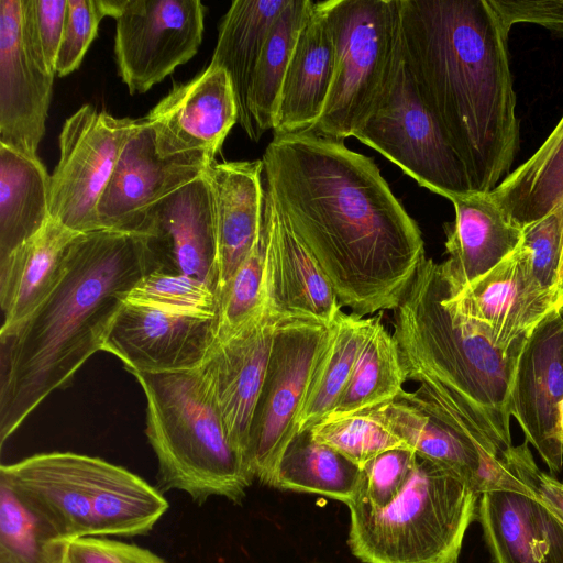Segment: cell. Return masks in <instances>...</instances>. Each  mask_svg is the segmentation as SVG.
<instances>
[{"instance_id":"obj_28","label":"cell","mask_w":563,"mask_h":563,"mask_svg":"<svg viewBox=\"0 0 563 563\" xmlns=\"http://www.w3.org/2000/svg\"><path fill=\"white\" fill-rule=\"evenodd\" d=\"M288 0H235L219 25L210 66L228 74L235 95L239 123L252 141H258L247 108L252 76L267 35Z\"/></svg>"},{"instance_id":"obj_42","label":"cell","mask_w":563,"mask_h":563,"mask_svg":"<svg viewBox=\"0 0 563 563\" xmlns=\"http://www.w3.org/2000/svg\"><path fill=\"white\" fill-rule=\"evenodd\" d=\"M104 16V0H67L56 75H69L80 66Z\"/></svg>"},{"instance_id":"obj_44","label":"cell","mask_w":563,"mask_h":563,"mask_svg":"<svg viewBox=\"0 0 563 563\" xmlns=\"http://www.w3.org/2000/svg\"><path fill=\"white\" fill-rule=\"evenodd\" d=\"M66 563H168L136 544L106 537H85L70 541Z\"/></svg>"},{"instance_id":"obj_33","label":"cell","mask_w":563,"mask_h":563,"mask_svg":"<svg viewBox=\"0 0 563 563\" xmlns=\"http://www.w3.org/2000/svg\"><path fill=\"white\" fill-rule=\"evenodd\" d=\"M372 323L373 317L344 311L338 316L299 412L297 434L310 430L333 411L347 386Z\"/></svg>"},{"instance_id":"obj_23","label":"cell","mask_w":563,"mask_h":563,"mask_svg":"<svg viewBox=\"0 0 563 563\" xmlns=\"http://www.w3.org/2000/svg\"><path fill=\"white\" fill-rule=\"evenodd\" d=\"M262 159L212 162L206 169L214 200L218 300L260 238L265 189Z\"/></svg>"},{"instance_id":"obj_31","label":"cell","mask_w":563,"mask_h":563,"mask_svg":"<svg viewBox=\"0 0 563 563\" xmlns=\"http://www.w3.org/2000/svg\"><path fill=\"white\" fill-rule=\"evenodd\" d=\"M490 192L522 228L563 199V117L533 155Z\"/></svg>"},{"instance_id":"obj_30","label":"cell","mask_w":563,"mask_h":563,"mask_svg":"<svg viewBox=\"0 0 563 563\" xmlns=\"http://www.w3.org/2000/svg\"><path fill=\"white\" fill-rule=\"evenodd\" d=\"M406 380L397 341L378 313L373 317L347 386L327 418L366 412L391 402L405 390Z\"/></svg>"},{"instance_id":"obj_3","label":"cell","mask_w":563,"mask_h":563,"mask_svg":"<svg viewBox=\"0 0 563 563\" xmlns=\"http://www.w3.org/2000/svg\"><path fill=\"white\" fill-rule=\"evenodd\" d=\"M162 265L145 235L78 234L64 273L25 319L0 331V443L96 352L135 285Z\"/></svg>"},{"instance_id":"obj_22","label":"cell","mask_w":563,"mask_h":563,"mask_svg":"<svg viewBox=\"0 0 563 563\" xmlns=\"http://www.w3.org/2000/svg\"><path fill=\"white\" fill-rule=\"evenodd\" d=\"M450 200L455 220L444 225L448 258L440 265L454 295L509 256L521 242L522 227L492 192L470 191Z\"/></svg>"},{"instance_id":"obj_20","label":"cell","mask_w":563,"mask_h":563,"mask_svg":"<svg viewBox=\"0 0 563 563\" xmlns=\"http://www.w3.org/2000/svg\"><path fill=\"white\" fill-rule=\"evenodd\" d=\"M0 479L63 540L93 537L84 454L40 453L2 464Z\"/></svg>"},{"instance_id":"obj_32","label":"cell","mask_w":563,"mask_h":563,"mask_svg":"<svg viewBox=\"0 0 563 563\" xmlns=\"http://www.w3.org/2000/svg\"><path fill=\"white\" fill-rule=\"evenodd\" d=\"M273 487L320 495L349 506L360 494L361 468L305 431L284 452Z\"/></svg>"},{"instance_id":"obj_25","label":"cell","mask_w":563,"mask_h":563,"mask_svg":"<svg viewBox=\"0 0 563 563\" xmlns=\"http://www.w3.org/2000/svg\"><path fill=\"white\" fill-rule=\"evenodd\" d=\"M335 53L323 1L312 12L298 36L278 96L274 135L311 132L330 91Z\"/></svg>"},{"instance_id":"obj_6","label":"cell","mask_w":563,"mask_h":563,"mask_svg":"<svg viewBox=\"0 0 563 563\" xmlns=\"http://www.w3.org/2000/svg\"><path fill=\"white\" fill-rule=\"evenodd\" d=\"M479 497L453 471L418 456L387 506H347L349 547L364 563H459Z\"/></svg>"},{"instance_id":"obj_21","label":"cell","mask_w":563,"mask_h":563,"mask_svg":"<svg viewBox=\"0 0 563 563\" xmlns=\"http://www.w3.org/2000/svg\"><path fill=\"white\" fill-rule=\"evenodd\" d=\"M266 295L283 318L332 324L343 311L320 265L290 230L265 190Z\"/></svg>"},{"instance_id":"obj_46","label":"cell","mask_w":563,"mask_h":563,"mask_svg":"<svg viewBox=\"0 0 563 563\" xmlns=\"http://www.w3.org/2000/svg\"><path fill=\"white\" fill-rule=\"evenodd\" d=\"M561 439H562V444H563V401L561 405Z\"/></svg>"},{"instance_id":"obj_37","label":"cell","mask_w":563,"mask_h":563,"mask_svg":"<svg viewBox=\"0 0 563 563\" xmlns=\"http://www.w3.org/2000/svg\"><path fill=\"white\" fill-rule=\"evenodd\" d=\"M266 222L252 251L239 266L219 299L216 342L238 331L267 303L265 280Z\"/></svg>"},{"instance_id":"obj_16","label":"cell","mask_w":563,"mask_h":563,"mask_svg":"<svg viewBox=\"0 0 563 563\" xmlns=\"http://www.w3.org/2000/svg\"><path fill=\"white\" fill-rule=\"evenodd\" d=\"M218 318L166 312L125 301L103 351L128 372L192 371L205 362L217 338Z\"/></svg>"},{"instance_id":"obj_45","label":"cell","mask_w":563,"mask_h":563,"mask_svg":"<svg viewBox=\"0 0 563 563\" xmlns=\"http://www.w3.org/2000/svg\"><path fill=\"white\" fill-rule=\"evenodd\" d=\"M504 31L517 23H533L563 35V0H488Z\"/></svg>"},{"instance_id":"obj_9","label":"cell","mask_w":563,"mask_h":563,"mask_svg":"<svg viewBox=\"0 0 563 563\" xmlns=\"http://www.w3.org/2000/svg\"><path fill=\"white\" fill-rule=\"evenodd\" d=\"M333 331L332 324L280 318L258 397L247 450L255 478L273 486L280 459L297 435V419Z\"/></svg>"},{"instance_id":"obj_18","label":"cell","mask_w":563,"mask_h":563,"mask_svg":"<svg viewBox=\"0 0 563 563\" xmlns=\"http://www.w3.org/2000/svg\"><path fill=\"white\" fill-rule=\"evenodd\" d=\"M22 19L23 0H0V144L38 157L55 76L30 54Z\"/></svg>"},{"instance_id":"obj_26","label":"cell","mask_w":563,"mask_h":563,"mask_svg":"<svg viewBox=\"0 0 563 563\" xmlns=\"http://www.w3.org/2000/svg\"><path fill=\"white\" fill-rule=\"evenodd\" d=\"M80 234L52 218L34 236L0 262L1 328L30 316L59 282L68 249Z\"/></svg>"},{"instance_id":"obj_8","label":"cell","mask_w":563,"mask_h":563,"mask_svg":"<svg viewBox=\"0 0 563 563\" xmlns=\"http://www.w3.org/2000/svg\"><path fill=\"white\" fill-rule=\"evenodd\" d=\"M353 136L449 200L473 191L463 162L417 91L400 40L389 77Z\"/></svg>"},{"instance_id":"obj_38","label":"cell","mask_w":563,"mask_h":563,"mask_svg":"<svg viewBox=\"0 0 563 563\" xmlns=\"http://www.w3.org/2000/svg\"><path fill=\"white\" fill-rule=\"evenodd\" d=\"M308 431L314 441L335 450L360 468L384 451L409 448L371 411L327 418Z\"/></svg>"},{"instance_id":"obj_41","label":"cell","mask_w":563,"mask_h":563,"mask_svg":"<svg viewBox=\"0 0 563 563\" xmlns=\"http://www.w3.org/2000/svg\"><path fill=\"white\" fill-rule=\"evenodd\" d=\"M417 453L410 448L382 452L361 468L360 494L355 501L379 509L387 506L408 481Z\"/></svg>"},{"instance_id":"obj_14","label":"cell","mask_w":563,"mask_h":563,"mask_svg":"<svg viewBox=\"0 0 563 563\" xmlns=\"http://www.w3.org/2000/svg\"><path fill=\"white\" fill-rule=\"evenodd\" d=\"M280 318L267 300L263 309L238 331L213 343L198 367L222 416L232 445L247 465L252 420Z\"/></svg>"},{"instance_id":"obj_34","label":"cell","mask_w":563,"mask_h":563,"mask_svg":"<svg viewBox=\"0 0 563 563\" xmlns=\"http://www.w3.org/2000/svg\"><path fill=\"white\" fill-rule=\"evenodd\" d=\"M313 5L310 0H288L267 35L247 95V108L258 140L266 130H273L282 84Z\"/></svg>"},{"instance_id":"obj_7","label":"cell","mask_w":563,"mask_h":563,"mask_svg":"<svg viewBox=\"0 0 563 563\" xmlns=\"http://www.w3.org/2000/svg\"><path fill=\"white\" fill-rule=\"evenodd\" d=\"M334 75L311 131L344 142L367 118L391 71L400 40V0L323 1Z\"/></svg>"},{"instance_id":"obj_47","label":"cell","mask_w":563,"mask_h":563,"mask_svg":"<svg viewBox=\"0 0 563 563\" xmlns=\"http://www.w3.org/2000/svg\"><path fill=\"white\" fill-rule=\"evenodd\" d=\"M561 314H562V317H563V308H562V310H561Z\"/></svg>"},{"instance_id":"obj_43","label":"cell","mask_w":563,"mask_h":563,"mask_svg":"<svg viewBox=\"0 0 563 563\" xmlns=\"http://www.w3.org/2000/svg\"><path fill=\"white\" fill-rule=\"evenodd\" d=\"M503 459L512 474L529 488L532 497L563 521V482L538 467L528 442L512 445Z\"/></svg>"},{"instance_id":"obj_5","label":"cell","mask_w":563,"mask_h":563,"mask_svg":"<svg viewBox=\"0 0 563 563\" xmlns=\"http://www.w3.org/2000/svg\"><path fill=\"white\" fill-rule=\"evenodd\" d=\"M131 374L145 395L161 488L186 493L198 505L213 496L240 504L255 477L232 445L199 368Z\"/></svg>"},{"instance_id":"obj_17","label":"cell","mask_w":563,"mask_h":563,"mask_svg":"<svg viewBox=\"0 0 563 563\" xmlns=\"http://www.w3.org/2000/svg\"><path fill=\"white\" fill-rule=\"evenodd\" d=\"M143 119L154 132L159 156L214 159L239 122V110L228 74L209 65L190 81L174 86Z\"/></svg>"},{"instance_id":"obj_1","label":"cell","mask_w":563,"mask_h":563,"mask_svg":"<svg viewBox=\"0 0 563 563\" xmlns=\"http://www.w3.org/2000/svg\"><path fill=\"white\" fill-rule=\"evenodd\" d=\"M262 161L274 207L341 307L360 317L396 309L424 242L374 161L312 132L274 135Z\"/></svg>"},{"instance_id":"obj_29","label":"cell","mask_w":563,"mask_h":563,"mask_svg":"<svg viewBox=\"0 0 563 563\" xmlns=\"http://www.w3.org/2000/svg\"><path fill=\"white\" fill-rule=\"evenodd\" d=\"M49 187L38 157L0 144V262L51 219Z\"/></svg>"},{"instance_id":"obj_4","label":"cell","mask_w":563,"mask_h":563,"mask_svg":"<svg viewBox=\"0 0 563 563\" xmlns=\"http://www.w3.org/2000/svg\"><path fill=\"white\" fill-rule=\"evenodd\" d=\"M440 263L427 256L393 310L407 378L437 387L505 454L512 446L509 395L525 343L496 346L446 301Z\"/></svg>"},{"instance_id":"obj_39","label":"cell","mask_w":563,"mask_h":563,"mask_svg":"<svg viewBox=\"0 0 563 563\" xmlns=\"http://www.w3.org/2000/svg\"><path fill=\"white\" fill-rule=\"evenodd\" d=\"M520 244L528 252L538 282L563 308V199L537 221L522 228Z\"/></svg>"},{"instance_id":"obj_13","label":"cell","mask_w":563,"mask_h":563,"mask_svg":"<svg viewBox=\"0 0 563 563\" xmlns=\"http://www.w3.org/2000/svg\"><path fill=\"white\" fill-rule=\"evenodd\" d=\"M563 317L552 311L530 333L519 355L509 395V413L551 474L563 467Z\"/></svg>"},{"instance_id":"obj_2","label":"cell","mask_w":563,"mask_h":563,"mask_svg":"<svg viewBox=\"0 0 563 563\" xmlns=\"http://www.w3.org/2000/svg\"><path fill=\"white\" fill-rule=\"evenodd\" d=\"M508 35L488 0H400L405 64L473 191H493L520 145Z\"/></svg>"},{"instance_id":"obj_36","label":"cell","mask_w":563,"mask_h":563,"mask_svg":"<svg viewBox=\"0 0 563 563\" xmlns=\"http://www.w3.org/2000/svg\"><path fill=\"white\" fill-rule=\"evenodd\" d=\"M126 301L185 316L218 318L219 313L218 296L211 285L164 269H156L143 277Z\"/></svg>"},{"instance_id":"obj_15","label":"cell","mask_w":563,"mask_h":563,"mask_svg":"<svg viewBox=\"0 0 563 563\" xmlns=\"http://www.w3.org/2000/svg\"><path fill=\"white\" fill-rule=\"evenodd\" d=\"M212 162L206 155L159 156L152 128L140 119L98 203L100 230L139 234L153 205L202 176Z\"/></svg>"},{"instance_id":"obj_11","label":"cell","mask_w":563,"mask_h":563,"mask_svg":"<svg viewBox=\"0 0 563 563\" xmlns=\"http://www.w3.org/2000/svg\"><path fill=\"white\" fill-rule=\"evenodd\" d=\"M205 13L199 0H123L114 54L131 95L146 92L196 55Z\"/></svg>"},{"instance_id":"obj_19","label":"cell","mask_w":563,"mask_h":563,"mask_svg":"<svg viewBox=\"0 0 563 563\" xmlns=\"http://www.w3.org/2000/svg\"><path fill=\"white\" fill-rule=\"evenodd\" d=\"M139 234L147 238L162 269L201 279L216 290L214 200L205 174L153 205Z\"/></svg>"},{"instance_id":"obj_24","label":"cell","mask_w":563,"mask_h":563,"mask_svg":"<svg viewBox=\"0 0 563 563\" xmlns=\"http://www.w3.org/2000/svg\"><path fill=\"white\" fill-rule=\"evenodd\" d=\"M477 520L495 563H563V521L538 499L484 493Z\"/></svg>"},{"instance_id":"obj_10","label":"cell","mask_w":563,"mask_h":563,"mask_svg":"<svg viewBox=\"0 0 563 563\" xmlns=\"http://www.w3.org/2000/svg\"><path fill=\"white\" fill-rule=\"evenodd\" d=\"M140 120L114 118L84 104L64 123L59 159L51 175V218L70 231L100 230L98 203Z\"/></svg>"},{"instance_id":"obj_12","label":"cell","mask_w":563,"mask_h":563,"mask_svg":"<svg viewBox=\"0 0 563 563\" xmlns=\"http://www.w3.org/2000/svg\"><path fill=\"white\" fill-rule=\"evenodd\" d=\"M446 301L505 351L522 345L545 317L561 311L556 297L534 276L521 244L457 294L448 287Z\"/></svg>"},{"instance_id":"obj_40","label":"cell","mask_w":563,"mask_h":563,"mask_svg":"<svg viewBox=\"0 0 563 563\" xmlns=\"http://www.w3.org/2000/svg\"><path fill=\"white\" fill-rule=\"evenodd\" d=\"M67 0H23V36L30 54L47 74L56 75Z\"/></svg>"},{"instance_id":"obj_35","label":"cell","mask_w":563,"mask_h":563,"mask_svg":"<svg viewBox=\"0 0 563 563\" xmlns=\"http://www.w3.org/2000/svg\"><path fill=\"white\" fill-rule=\"evenodd\" d=\"M68 544L0 479V563H66Z\"/></svg>"},{"instance_id":"obj_27","label":"cell","mask_w":563,"mask_h":563,"mask_svg":"<svg viewBox=\"0 0 563 563\" xmlns=\"http://www.w3.org/2000/svg\"><path fill=\"white\" fill-rule=\"evenodd\" d=\"M93 537L145 536L169 505L156 488L124 467L85 455Z\"/></svg>"}]
</instances>
